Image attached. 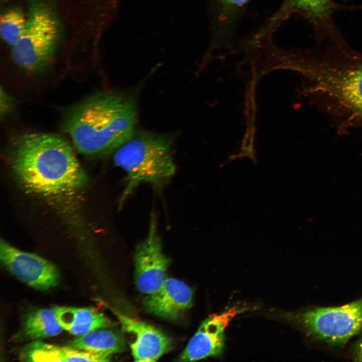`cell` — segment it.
<instances>
[{"label": "cell", "instance_id": "obj_7", "mask_svg": "<svg viewBox=\"0 0 362 362\" xmlns=\"http://www.w3.org/2000/svg\"><path fill=\"white\" fill-rule=\"evenodd\" d=\"M156 216L151 214L148 232L134 253L135 281L138 290L146 295L157 291L166 278L170 259L163 251Z\"/></svg>", "mask_w": 362, "mask_h": 362}, {"label": "cell", "instance_id": "obj_5", "mask_svg": "<svg viewBox=\"0 0 362 362\" xmlns=\"http://www.w3.org/2000/svg\"><path fill=\"white\" fill-rule=\"evenodd\" d=\"M59 36L56 17L47 5L33 3L30 8L24 33L12 47L14 62L26 71L38 73L45 70L55 53Z\"/></svg>", "mask_w": 362, "mask_h": 362}, {"label": "cell", "instance_id": "obj_20", "mask_svg": "<svg viewBox=\"0 0 362 362\" xmlns=\"http://www.w3.org/2000/svg\"><path fill=\"white\" fill-rule=\"evenodd\" d=\"M220 3L227 8H236L242 7L249 0H219Z\"/></svg>", "mask_w": 362, "mask_h": 362}, {"label": "cell", "instance_id": "obj_2", "mask_svg": "<svg viewBox=\"0 0 362 362\" xmlns=\"http://www.w3.org/2000/svg\"><path fill=\"white\" fill-rule=\"evenodd\" d=\"M137 118L132 98L120 93L100 92L73 107L63 128L79 152L101 156L115 152L131 138Z\"/></svg>", "mask_w": 362, "mask_h": 362}, {"label": "cell", "instance_id": "obj_9", "mask_svg": "<svg viewBox=\"0 0 362 362\" xmlns=\"http://www.w3.org/2000/svg\"><path fill=\"white\" fill-rule=\"evenodd\" d=\"M242 309L232 308L205 319L191 338L178 361H192L221 354L224 348V331L230 321Z\"/></svg>", "mask_w": 362, "mask_h": 362}, {"label": "cell", "instance_id": "obj_4", "mask_svg": "<svg viewBox=\"0 0 362 362\" xmlns=\"http://www.w3.org/2000/svg\"><path fill=\"white\" fill-rule=\"evenodd\" d=\"M172 146V140L166 134L135 131L114 152L115 164L127 173L126 186L119 201V209L140 184H149L154 189L160 190L168 183L176 170Z\"/></svg>", "mask_w": 362, "mask_h": 362}, {"label": "cell", "instance_id": "obj_13", "mask_svg": "<svg viewBox=\"0 0 362 362\" xmlns=\"http://www.w3.org/2000/svg\"><path fill=\"white\" fill-rule=\"evenodd\" d=\"M52 309L63 330L73 335L79 336L112 325L105 315L93 308L55 306Z\"/></svg>", "mask_w": 362, "mask_h": 362}, {"label": "cell", "instance_id": "obj_10", "mask_svg": "<svg viewBox=\"0 0 362 362\" xmlns=\"http://www.w3.org/2000/svg\"><path fill=\"white\" fill-rule=\"evenodd\" d=\"M113 311L123 330L134 338L130 346L136 361H156L171 349V339L160 330L145 322Z\"/></svg>", "mask_w": 362, "mask_h": 362}, {"label": "cell", "instance_id": "obj_6", "mask_svg": "<svg viewBox=\"0 0 362 362\" xmlns=\"http://www.w3.org/2000/svg\"><path fill=\"white\" fill-rule=\"evenodd\" d=\"M287 318L314 339L341 345L362 330V298L341 306L315 307L288 314Z\"/></svg>", "mask_w": 362, "mask_h": 362}, {"label": "cell", "instance_id": "obj_11", "mask_svg": "<svg viewBox=\"0 0 362 362\" xmlns=\"http://www.w3.org/2000/svg\"><path fill=\"white\" fill-rule=\"evenodd\" d=\"M192 289L182 281L166 278L155 292L143 301L145 310L152 315L173 320L180 318L193 304Z\"/></svg>", "mask_w": 362, "mask_h": 362}, {"label": "cell", "instance_id": "obj_17", "mask_svg": "<svg viewBox=\"0 0 362 362\" xmlns=\"http://www.w3.org/2000/svg\"><path fill=\"white\" fill-rule=\"evenodd\" d=\"M27 23V18L17 8L10 9L1 16L0 33L5 43L13 47L23 36Z\"/></svg>", "mask_w": 362, "mask_h": 362}, {"label": "cell", "instance_id": "obj_18", "mask_svg": "<svg viewBox=\"0 0 362 362\" xmlns=\"http://www.w3.org/2000/svg\"><path fill=\"white\" fill-rule=\"evenodd\" d=\"M351 355L354 361H362V336L353 345Z\"/></svg>", "mask_w": 362, "mask_h": 362}, {"label": "cell", "instance_id": "obj_8", "mask_svg": "<svg viewBox=\"0 0 362 362\" xmlns=\"http://www.w3.org/2000/svg\"><path fill=\"white\" fill-rule=\"evenodd\" d=\"M0 259L13 275L35 289L47 290L60 281L59 270L52 263L38 255L22 251L2 239Z\"/></svg>", "mask_w": 362, "mask_h": 362}, {"label": "cell", "instance_id": "obj_16", "mask_svg": "<svg viewBox=\"0 0 362 362\" xmlns=\"http://www.w3.org/2000/svg\"><path fill=\"white\" fill-rule=\"evenodd\" d=\"M332 5L330 0H287L279 16L292 12L300 13L316 25L326 22Z\"/></svg>", "mask_w": 362, "mask_h": 362}, {"label": "cell", "instance_id": "obj_19", "mask_svg": "<svg viewBox=\"0 0 362 362\" xmlns=\"http://www.w3.org/2000/svg\"><path fill=\"white\" fill-rule=\"evenodd\" d=\"M1 101L4 102L3 104H1V105H4V107L1 108L2 116L3 114L5 115L9 112L13 104L11 98L5 92H3L2 90H1Z\"/></svg>", "mask_w": 362, "mask_h": 362}, {"label": "cell", "instance_id": "obj_12", "mask_svg": "<svg viewBox=\"0 0 362 362\" xmlns=\"http://www.w3.org/2000/svg\"><path fill=\"white\" fill-rule=\"evenodd\" d=\"M20 358L26 361H106L103 356L74 348L70 346L51 344L40 340H34L24 347Z\"/></svg>", "mask_w": 362, "mask_h": 362}, {"label": "cell", "instance_id": "obj_3", "mask_svg": "<svg viewBox=\"0 0 362 362\" xmlns=\"http://www.w3.org/2000/svg\"><path fill=\"white\" fill-rule=\"evenodd\" d=\"M301 69L311 81V93L345 121L362 122V57L346 53L318 58Z\"/></svg>", "mask_w": 362, "mask_h": 362}, {"label": "cell", "instance_id": "obj_14", "mask_svg": "<svg viewBox=\"0 0 362 362\" xmlns=\"http://www.w3.org/2000/svg\"><path fill=\"white\" fill-rule=\"evenodd\" d=\"M105 328L96 329L77 336L69 342V346L100 354L107 359L110 355L123 351L126 345L123 335Z\"/></svg>", "mask_w": 362, "mask_h": 362}, {"label": "cell", "instance_id": "obj_15", "mask_svg": "<svg viewBox=\"0 0 362 362\" xmlns=\"http://www.w3.org/2000/svg\"><path fill=\"white\" fill-rule=\"evenodd\" d=\"M63 330L52 309H39L26 315L19 335L25 339L37 340L56 336Z\"/></svg>", "mask_w": 362, "mask_h": 362}, {"label": "cell", "instance_id": "obj_1", "mask_svg": "<svg viewBox=\"0 0 362 362\" xmlns=\"http://www.w3.org/2000/svg\"><path fill=\"white\" fill-rule=\"evenodd\" d=\"M10 165L20 184L43 196L69 193L83 186L86 177L72 148L53 134L26 133L11 140Z\"/></svg>", "mask_w": 362, "mask_h": 362}]
</instances>
